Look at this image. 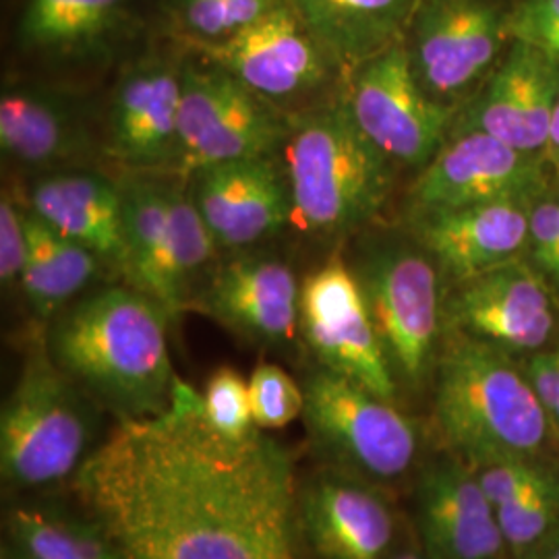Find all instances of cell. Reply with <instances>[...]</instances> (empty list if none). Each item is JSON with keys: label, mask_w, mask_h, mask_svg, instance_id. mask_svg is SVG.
<instances>
[{"label": "cell", "mask_w": 559, "mask_h": 559, "mask_svg": "<svg viewBox=\"0 0 559 559\" xmlns=\"http://www.w3.org/2000/svg\"><path fill=\"white\" fill-rule=\"evenodd\" d=\"M543 158L559 175V102L558 106H556V115H554V122H551V133H549L547 147L543 152Z\"/></svg>", "instance_id": "obj_39"}, {"label": "cell", "mask_w": 559, "mask_h": 559, "mask_svg": "<svg viewBox=\"0 0 559 559\" xmlns=\"http://www.w3.org/2000/svg\"><path fill=\"white\" fill-rule=\"evenodd\" d=\"M506 32L514 41L535 44L559 32V0H522L506 20Z\"/></svg>", "instance_id": "obj_36"}, {"label": "cell", "mask_w": 559, "mask_h": 559, "mask_svg": "<svg viewBox=\"0 0 559 559\" xmlns=\"http://www.w3.org/2000/svg\"><path fill=\"white\" fill-rule=\"evenodd\" d=\"M127 0H27L20 41L38 52H78L104 38Z\"/></svg>", "instance_id": "obj_28"}, {"label": "cell", "mask_w": 559, "mask_h": 559, "mask_svg": "<svg viewBox=\"0 0 559 559\" xmlns=\"http://www.w3.org/2000/svg\"><path fill=\"white\" fill-rule=\"evenodd\" d=\"M524 371L549 417L556 445L559 448V342L549 350L533 353Z\"/></svg>", "instance_id": "obj_37"}, {"label": "cell", "mask_w": 559, "mask_h": 559, "mask_svg": "<svg viewBox=\"0 0 559 559\" xmlns=\"http://www.w3.org/2000/svg\"><path fill=\"white\" fill-rule=\"evenodd\" d=\"M293 221L338 235L369 221L392 185L390 158L360 131L346 102L309 115L286 138Z\"/></svg>", "instance_id": "obj_4"}, {"label": "cell", "mask_w": 559, "mask_h": 559, "mask_svg": "<svg viewBox=\"0 0 559 559\" xmlns=\"http://www.w3.org/2000/svg\"><path fill=\"white\" fill-rule=\"evenodd\" d=\"M71 110L55 96L34 90H7L0 100V147L27 166L67 160L80 147Z\"/></svg>", "instance_id": "obj_27"}, {"label": "cell", "mask_w": 559, "mask_h": 559, "mask_svg": "<svg viewBox=\"0 0 559 559\" xmlns=\"http://www.w3.org/2000/svg\"><path fill=\"white\" fill-rule=\"evenodd\" d=\"M189 177V195L218 249L251 247L293 221L290 185L272 156L203 166Z\"/></svg>", "instance_id": "obj_16"}, {"label": "cell", "mask_w": 559, "mask_h": 559, "mask_svg": "<svg viewBox=\"0 0 559 559\" xmlns=\"http://www.w3.org/2000/svg\"><path fill=\"white\" fill-rule=\"evenodd\" d=\"M32 210L102 260L124 265L122 189L94 173H60L32 191Z\"/></svg>", "instance_id": "obj_22"}, {"label": "cell", "mask_w": 559, "mask_h": 559, "mask_svg": "<svg viewBox=\"0 0 559 559\" xmlns=\"http://www.w3.org/2000/svg\"><path fill=\"white\" fill-rule=\"evenodd\" d=\"M394 376L419 385L440 334V286L431 261L415 251H385L357 274Z\"/></svg>", "instance_id": "obj_10"}, {"label": "cell", "mask_w": 559, "mask_h": 559, "mask_svg": "<svg viewBox=\"0 0 559 559\" xmlns=\"http://www.w3.org/2000/svg\"><path fill=\"white\" fill-rule=\"evenodd\" d=\"M182 69L162 59L141 60L122 73L110 108L108 147L133 168H158L179 158Z\"/></svg>", "instance_id": "obj_20"}, {"label": "cell", "mask_w": 559, "mask_h": 559, "mask_svg": "<svg viewBox=\"0 0 559 559\" xmlns=\"http://www.w3.org/2000/svg\"><path fill=\"white\" fill-rule=\"evenodd\" d=\"M388 559H431L423 549L417 551V549H404V551H399L396 556H392V558Z\"/></svg>", "instance_id": "obj_42"}, {"label": "cell", "mask_w": 559, "mask_h": 559, "mask_svg": "<svg viewBox=\"0 0 559 559\" xmlns=\"http://www.w3.org/2000/svg\"><path fill=\"white\" fill-rule=\"evenodd\" d=\"M189 307L255 344L286 346L299 332L300 286L282 261L235 260L222 265Z\"/></svg>", "instance_id": "obj_19"}, {"label": "cell", "mask_w": 559, "mask_h": 559, "mask_svg": "<svg viewBox=\"0 0 559 559\" xmlns=\"http://www.w3.org/2000/svg\"><path fill=\"white\" fill-rule=\"evenodd\" d=\"M559 102V62L514 41L508 59L471 104L459 133L480 131L531 154H543Z\"/></svg>", "instance_id": "obj_17"}, {"label": "cell", "mask_w": 559, "mask_h": 559, "mask_svg": "<svg viewBox=\"0 0 559 559\" xmlns=\"http://www.w3.org/2000/svg\"><path fill=\"white\" fill-rule=\"evenodd\" d=\"M528 201H496L420 216V240L456 280L516 260L528 242Z\"/></svg>", "instance_id": "obj_21"}, {"label": "cell", "mask_w": 559, "mask_h": 559, "mask_svg": "<svg viewBox=\"0 0 559 559\" xmlns=\"http://www.w3.org/2000/svg\"><path fill=\"white\" fill-rule=\"evenodd\" d=\"M286 0H177L182 27L198 41H221L261 20Z\"/></svg>", "instance_id": "obj_31"}, {"label": "cell", "mask_w": 559, "mask_h": 559, "mask_svg": "<svg viewBox=\"0 0 559 559\" xmlns=\"http://www.w3.org/2000/svg\"><path fill=\"white\" fill-rule=\"evenodd\" d=\"M300 524L320 559H388L396 535L390 503L348 471H323L300 487Z\"/></svg>", "instance_id": "obj_18"}, {"label": "cell", "mask_w": 559, "mask_h": 559, "mask_svg": "<svg viewBox=\"0 0 559 559\" xmlns=\"http://www.w3.org/2000/svg\"><path fill=\"white\" fill-rule=\"evenodd\" d=\"M168 249L173 278L189 309L191 280L214 258L218 245L191 195L179 185H168Z\"/></svg>", "instance_id": "obj_30"}, {"label": "cell", "mask_w": 559, "mask_h": 559, "mask_svg": "<svg viewBox=\"0 0 559 559\" xmlns=\"http://www.w3.org/2000/svg\"><path fill=\"white\" fill-rule=\"evenodd\" d=\"M124 265L129 284L177 320L187 302L173 278L168 249V185L135 180L122 187Z\"/></svg>", "instance_id": "obj_25"}, {"label": "cell", "mask_w": 559, "mask_h": 559, "mask_svg": "<svg viewBox=\"0 0 559 559\" xmlns=\"http://www.w3.org/2000/svg\"><path fill=\"white\" fill-rule=\"evenodd\" d=\"M531 46L540 50L545 57H549V59L559 62V32L549 34V36H543L540 40L531 44Z\"/></svg>", "instance_id": "obj_40"}, {"label": "cell", "mask_w": 559, "mask_h": 559, "mask_svg": "<svg viewBox=\"0 0 559 559\" xmlns=\"http://www.w3.org/2000/svg\"><path fill=\"white\" fill-rule=\"evenodd\" d=\"M348 108L390 160L425 166L440 152L452 112L420 85L408 48L394 44L355 71Z\"/></svg>", "instance_id": "obj_9"}, {"label": "cell", "mask_w": 559, "mask_h": 559, "mask_svg": "<svg viewBox=\"0 0 559 559\" xmlns=\"http://www.w3.org/2000/svg\"><path fill=\"white\" fill-rule=\"evenodd\" d=\"M445 318L452 330L506 353H539L556 330L545 284L519 260L459 282Z\"/></svg>", "instance_id": "obj_13"}, {"label": "cell", "mask_w": 559, "mask_h": 559, "mask_svg": "<svg viewBox=\"0 0 559 559\" xmlns=\"http://www.w3.org/2000/svg\"><path fill=\"white\" fill-rule=\"evenodd\" d=\"M27 260L20 280L23 297L38 320L52 321L94 282L104 260L41 221L32 207L27 210Z\"/></svg>", "instance_id": "obj_26"}, {"label": "cell", "mask_w": 559, "mask_h": 559, "mask_svg": "<svg viewBox=\"0 0 559 559\" xmlns=\"http://www.w3.org/2000/svg\"><path fill=\"white\" fill-rule=\"evenodd\" d=\"M170 316L133 286L102 288L50 321L46 350L62 373L117 413L143 419L175 399L166 328Z\"/></svg>", "instance_id": "obj_2"}, {"label": "cell", "mask_w": 559, "mask_h": 559, "mask_svg": "<svg viewBox=\"0 0 559 559\" xmlns=\"http://www.w3.org/2000/svg\"><path fill=\"white\" fill-rule=\"evenodd\" d=\"M198 44L207 62L218 64L265 100L313 90L332 67L288 0L230 38Z\"/></svg>", "instance_id": "obj_14"}, {"label": "cell", "mask_w": 559, "mask_h": 559, "mask_svg": "<svg viewBox=\"0 0 559 559\" xmlns=\"http://www.w3.org/2000/svg\"><path fill=\"white\" fill-rule=\"evenodd\" d=\"M415 516L431 559H512L477 471L452 454L423 471Z\"/></svg>", "instance_id": "obj_15"}, {"label": "cell", "mask_w": 559, "mask_h": 559, "mask_svg": "<svg viewBox=\"0 0 559 559\" xmlns=\"http://www.w3.org/2000/svg\"><path fill=\"white\" fill-rule=\"evenodd\" d=\"M299 332L321 367L396 402V376L359 278L344 261H328L300 284Z\"/></svg>", "instance_id": "obj_8"}, {"label": "cell", "mask_w": 559, "mask_h": 559, "mask_svg": "<svg viewBox=\"0 0 559 559\" xmlns=\"http://www.w3.org/2000/svg\"><path fill=\"white\" fill-rule=\"evenodd\" d=\"M288 133L270 102L218 64L182 69L177 158L182 175L224 162L270 158Z\"/></svg>", "instance_id": "obj_7"}, {"label": "cell", "mask_w": 559, "mask_h": 559, "mask_svg": "<svg viewBox=\"0 0 559 559\" xmlns=\"http://www.w3.org/2000/svg\"><path fill=\"white\" fill-rule=\"evenodd\" d=\"M0 559H41L36 556V554H32V551H27V549H23L21 545L17 543H13V540L9 539L4 545H2V551H0Z\"/></svg>", "instance_id": "obj_41"}, {"label": "cell", "mask_w": 559, "mask_h": 559, "mask_svg": "<svg viewBox=\"0 0 559 559\" xmlns=\"http://www.w3.org/2000/svg\"><path fill=\"white\" fill-rule=\"evenodd\" d=\"M27 247V212H20L4 191L0 201V280L4 286L20 282Z\"/></svg>", "instance_id": "obj_34"}, {"label": "cell", "mask_w": 559, "mask_h": 559, "mask_svg": "<svg viewBox=\"0 0 559 559\" xmlns=\"http://www.w3.org/2000/svg\"><path fill=\"white\" fill-rule=\"evenodd\" d=\"M325 59L359 67L399 41L419 0H288Z\"/></svg>", "instance_id": "obj_23"}, {"label": "cell", "mask_w": 559, "mask_h": 559, "mask_svg": "<svg viewBox=\"0 0 559 559\" xmlns=\"http://www.w3.org/2000/svg\"><path fill=\"white\" fill-rule=\"evenodd\" d=\"M302 390V419L311 438L344 471L369 480H396L411 473L419 433L396 402L325 367Z\"/></svg>", "instance_id": "obj_6"}, {"label": "cell", "mask_w": 559, "mask_h": 559, "mask_svg": "<svg viewBox=\"0 0 559 559\" xmlns=\"http://www.w3.org/2000/svg\"><path fill=\"white\" fill-rule=\"evenodd\" d=\"M205 417L226 438H245L255 429L249 400V381L233 367H221L203 392Z\"/></svg>", "instance_id": "obj_33"}, {"label": "cell", "mask_w": 559, "mask_h": 559, "mask_svg": "<svg viewBox=\"0 0 559 559\" xmlns=\"http://www.w3.org/2000/svg\"><path fill=\"white\" fill-rule=\"evenodd\" d=\"M249 400L255 427L282 429L305 413V390L282 367L261 362L249 378Z\"/></svg>", "instance_id": "obj_32"}, {"label": "cell", "mask_w": 559, "mask_h": 559, "mask_svg": "<svg viewBox=\"0 0 559 559\" xmlns=\"http://www.w3.org/2000/svg\"><path fill=\"white\" fill-rule=\"evenodd\" d=\"M543 160L493 135L464 131L423 166L411 195L420 216L496 201L533 203L543 189Z\"/></svg>", "instance_id": "obj_11"}, {"label": "cell", "mask_w": 559, "mask_h": 559, "mask_svg": "<svg viewBox=\"0 0 559 559\" xmlns=\"http://www.w3.org/2000/svg\"><path fill=\"white\" fill-rule=\"evenodd\" d=\"M411 23L415 75L441 104L479 80L508 34L506 20L485 0H419Z\"/></svg>", "instance_id": "obj_12"}, {"label": "cell", "mask_w": 559, "mask_h": 559, "mask_svg": "<svg viewBox=\"0 0 559 559\" xmlns=\"http://www.w3.org/2000/svg\"><path fill=\"white\" fill-rule=\"evenodd\" d=\"M500 522L512 559L559 526V471L545 459L493 462L475 468Z\"/></svg>", "instance_id": "obj_24"}, {"label": "cell", "mask_w": 559, "mask_h": 559, "mask_svg": "<svg viewBox=\"0 0 559 559\" xmlns=\"http://www.w3.org/2000/svg\"><path fill=\"white\" fill-rule=\"evenodd\" d=\"M433 420L448 454L473 468L543 459L556 445L526 371L510 353L456 330L438 362Z\"/></svg>", "instance_id": "obj_3"}, {"label": "cell", "mask_w": 559, "mask_h": 559, "mask_svg": "<svg viewBox=\"0 0 559 559\" xmlns=\"http://www.w3.org/2000/svg\"><path fill=\"white\" fill-rule=\"evenodd\" d=\"M78 383L41 350L25 365L0 415V471L15 489L75 477L94 452V425Z\"/></svg>", "instance_id": "obj_5"}, {"label": "cell", "mask_w": 559, "mask_h": 559, "mask_svg": "<svg viewBox=\"0 0 559 559\" xmlns=\"http://www.w3.org/2000/svg\"><path fill=\"white\" fill-rule=\"evenodd\" d=\"M519 559H559V526L547 539L540 540L537 547Z\"/></svg>", "instance_id": "obj_38"}, {"label": "cell", "mask_w": 559, "mask_h": 559, "mask_svg": "<svg viewBox=\"0 0 559 559\" xmlns=\"http://www.w3.org/2000/svg\"><path fill=\"white\" fill-rule=\"evenodd\" d=\"M9 539L41 559H127L94 520L71 519L41 508H15Z\"/></svg>", "instance_id": "obj_29"}, {"label": "cell", "mask_w": 559, "mask_h": 559, "mask_svg": "<svg viewBox=\"0 0 559 559\" xmlns=\"http://www.w3.org/2000/svg\"><path fill=\"white\" fill-rule=\"evenodd\" d=\"M528 245L535 263L559 284V200L537 201L531 207Z\"/></svg>", "instance_id": "obj_35"}, {"label": "cell", "mask_w": 559, "mask_h": 559, "mask_svg": "<svg viewBox=\"0 0 559 559\" xmlns=\"http://www.w3.org/2000/svg\"><path fill=\"white\" fill-rule=\"evenodd\" d=\"M73 491L127 559H302L293 452L222 436L182 381L160 415L117 419Z\"/></svg>", "instance_id": "obj_1"}]
</instances>
